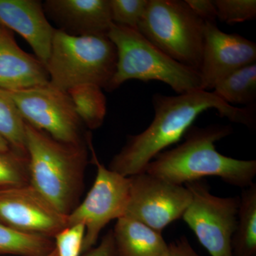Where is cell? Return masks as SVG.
Instances as JSON below:
<instances>
[{
  "label": "cell",
  "mask_w": 256,
  "mask_h": 256,
  "mask_svg": "<svg viewBox=\"0 0 256 256\" xmlns=\"http://www.w3.org/2000/svg\"><path fill=\"white\" fill-rule=\"evenodd\" d=\"M154 117L143 132L129 136L111 160L109 168L124 176L144 172L146 166L166 148L178 142L202 112L215 109L220 117L249 128L256 126L255 105L230 106L214 92L197 90L174 96H152Z\"/></svg>",
  "instance_id": "obj_1"
},
{
  "label": "cell",
  "mask_w": 256,
  "mask_h": 256,
  "mask_svg": "<svg viewBox=\"0 0 256 256\" xmlns=\"http://www.w3.org/2000/svg\"><path fill=\"white\" fill-rule=\"evenodd\" d=\"M232 132L230 126H192L184 136V142L158 154L144 172L176 184L184 185L205 176H217L232 186L248 188L254 183L256 160L234 159L216 149L215 143Z\"/></svg>",
  "instance_id": "obj_2"
},
{
  "label": "cell",
  "mask_w": 256,
  "mask_h": 256,
  "mask_svg": "<svg viewBox=\"0 0 256 256\" xmlns=\"http://www.w3.org/2000/svg\"><path fill=\"white\" fill-rule=\"evenodd\" d=\"M30 184L57 210L68 215L77 206L88 162L84 142L69 144L25 122Z\"/></svg>",
  "instance_id": "obj_3"
},
{
  "label": "cell",
  "mask_w": 256,
  "mask_h": 256,
  "mask_svg": "<svg viewBox=\"0 0 256 256\" xmlns=\"http://www.w3.org/2000/svg\"><path fill=\"white\" fill-rule=\"evenodd\" d=\"M107 35L117 50L116 72L106 89L108 92L132 79L159 80L178 94L202 90L197 70L172 58L137 30L112 23Z\"/></svg>",
  "instance_id": "obj_4"
},
{
  "label": "cell",
  "mask_w": 256,
  "mask_h": 256,
  "mask_svg": "<svg viewBox=\"0 0 256 256\" xmlns=\"http://www.w3.org/2000/svg\"><path fill=\"white\" fill-rule=\"evenodd\" d=\"M116 64L117 50L108 35L76 36L56 30L45 66L50 85L67 92L82 84L106 90Z\"/></svg>",
  "instance_id": "obj_5"
},
{
  "label": "cell",
  "mask_w": 256,
  "mask_h": 256,
  "mask_svg": "<svg viewBox=\"0 0 256 256\" xmlns=\"http://www.w3.org/2000/svg\"><path fill=\"white\" fill-rule=\"evenodd\" d=\"M205 22L182 0H148L138 31L162 52L200 72Z\"/></svg>",
  "instance_id": "obj_6"
},
{
  "label": "cell",
  "mask_w": 256,
  "mask_h": 256,
  "mask_svg": "<svg viewBox=\"0 0 256 256\" xmlns=\"http://www.w3.org/2000/svg\"><path fill=\"white\" fill-rule=\"evenodd\" d=\"M92 161L97 168L95 182L85 200L68 215V226L82 223L86 232L82 254L92 248L102 229L126 215L130 194V180L106 168L98 159L92 136L86 137Z\"/></svg>",
  "instance_id": "obj_7"
},
{
  "label": "cell",
  "mask_w": 256,
  "mask_h": 256,
  "mask_svg": "<svg viewBox=\"0 0 256 256\" xmlns=\"http://www.w3.org/2000/svg\"><path fill=\"white\" fill-rule=\"evenodd\" d=\"M184 185L192 194L182 216L185 223L210 256H233L232 240L238 223L240 196H215L202 180Z\"/></svg>",
  "instance_id": "obj_8"
},
{
  "label": "cell",
  "mask_w": 256,
  "mask_h": 256,
  "mask_svg": "<svg viewBox=\"0 0 256 256\" xmlns=\"http://www.w3.org/2000/svg\"><path fill=\"white\" fill-rule=\"evenodd\" d=\"M25 122L60 142H84L82 121L68 92L50 84L20 90H6Z\"/></svg>",
  "instance_id": "obj_9"
},
{
  "label": "cell",
  "mask_w": 256,
  "mask_h": 256,
  "mask_svg": "<svg viewBox=\"0 0 256 256\" xmlns=\"http://www.w3.org/2000/svg\"><path fill=\"white\" fill-rule=\"evenodd\" d=\"M128 178L130 194L124 216L146 224L159 233L182 218L191 204L192 194L185 185L146 172Z\"/></svg>",
  "instance_id": "obj_10"
},
{
  "label": "cell",
  "mask_w": 256,
  "mask_h": 256,
  "mask_svg": "<svg viewBox=\"0 0 256 256\" xmlns=\"http://www.w3.org/2000/svg\"><path fill=\"white\" fill-rule=\"evenodd\" d=\"M0 223L23 233L53 238L68 226V215L28 184L0 190Z\"/></svg>",
  "instance_id": "obj_11"
},
{
  "label": "cell",
  "mask_w": 256,
  "mask_h": 256,
  "mask_svg": "<svg viewBox=\"0 0 256 256\" xmlns=\"http://www.w3.org/2000/svg\"><path fill=\"white\" fill-rule=\"evenodd\" d=\"M256 44L237 34L222 32L216 23L205 22L204 42L200 72L202 90H213L235 70L255 64Z\"/></svg>",
  "instance_id": "obj_12"
},
{
  "label": "cell",
  "mask_w": 256,
  "mask_h": 256,
  "mask_svg": "<svg viewBox=\"0 0 256 256\" xmlns=\"http://www.w3.org/2000/svg\"><path fill=\"white\" fill-rule=\"evenodd\" d=\"M45 14L37 0H0V24L22 36L44 65L56 31Z\"/></svg>",
  "instance_id": "obj_13"
},
{
  "label": "cell",
  "mask_w": 256,
  "mask_h": 256,
  "mask_svg": "<svg viewBox=\"0 0 256 256\" xmlns=\"http://www.w3.org/2000/svg\"><path fill=\"white\" fill-rule=\"evenodd\" d=\"M43 6L69 34L107 35L112 24L110 0H47Z\"/></svg>",
  "instance_id": "obj_14"
},
{
  "label": "cell",
  "mask_w": 256,
  "mask_h": 256,
  "mask_svg": "<svg viewBox=\"0 0 256 256\" xmlns=\"http://www.w3.org/2000/svg\"><path fill=\"white\" fill-rule=\"evenodd\" d=\"M44 64L24 52L12 35L0 30V88L20 90L50 84Z\"/></svg>",
  "instance_id": "obj_15"
},
{
  "label": "cell",
  "mask_w": 256,
  "mask_h": 256,
  "mask_svg": "<svg viewBox=\"0 0 256 256\" xmlns=\"http://www.w3.org/2000/svg\"><path fill=\"white\" fill-rule=\"evenodd\" d=\"M112 232L118 256H161L168 248L162 233L130 217L118 218Z\"/></svg>",
  "instance_id": "obj_16"
},
{
  "label": "cell",
  "mask_w": 256,
  "mask_h": 256,
  "mask_svg": "<svg viewBox=\"0 0 256 256\" xmlns=\"http://www.w3.org/2000/svg\"><path fill=\"white\" fill-rule=\"evenodd\" d=\"M232 249L233 256H256V183L242 188Z\"/></svg>",
  "instance_id": "obj_17"
},
{
  "label": "cell",
  "mask_w": 256,
  "mask_h": 256,
  "mask_svg": "<svg viewBox=\"0 0 256 256\" xmlns=\"http://www.w3.org/2000/svg\"><path fill=\"white\" fill-rule=\"evenodd\" d=\"M213 90L216 96L229 105H255L256 64L246 66L229 74Z\"/></svg>",
  "instance_id": "obj_18"
},
{
  "label": "cell",
  "mask_w": 256,
  "mask_h": 256,
  "mask_svg": "<svg viewBox=\"0 0 256 256\" xmlns=\"http://www.w3.org/2000/svg\"><path fill=\"white\" fill-rule=\"evenodd\" d=\"M67 92L82 124L90 130L100 128L107 110L102 88L94 84H82L72 88Z\"/></svg>",
  "instance_id": "obj_19"
},
{
  "label": "cell",
  "mask_w": 256,
  "mask_h": 256,
  "mask_svg": "<svg viewBox=\"0 0 256 256\" xmlns=\"http://www.w3.org/2000/svg\"><path fill=\"white\" fill-rule=\"evenodd\" d=\"M55 248L53 238L23 233L0 223V254L46 256Z\"/></svg>",
  "instance_id": "obj_20"
},
{
  "label": "cell",
  "mask_w": 256,
  "mask_h": 256,
  "mask_svg": "<svg viewBox=\"0 0 256 256\" xmlns=\"http://www.w3.org/2000/svg\"><path fill=\"white\" fill-rule=\"evenodd\" d=\"M0 134L14 150L28 156L25 121L6 90L0 88Z\"/></svg>",
  "instance_id": "obj_21"
},
{
  "label": "cell",
  "mask_w": 256,
  "mask_h": 256,
  "mask_svg": "<svg viewBox=\"0 0 256 256\" xmlns=\"http://www.w3.org/2000/svg\"><path fill=\"white\" fill-rule=\"evenodd\" d=\"M30 184L28 156L14 150L0 152V190Z\"/></svg>",
  "instance_id": "obj_22"
},
{
  "label": "cell",
  "mask_w": 256,
  "mask_h": 256,
  "mask_svg": "<svg viewBox=\"0 0 256 256\" xmlns=\"http://www.w3.org/2000/svg\"><path fill=\"white\" fill-rule=\"evenodd\" d=\"M148 0H110L112 23L138 30Z\"/></svg>",
  "instance_id": "obj_23"
},
{
  "label": "cell",
  "mask_w": 256,
  "mask_h": 256,
  "mask_svg": "<svg viewBox=\"0 0 256 256\" xmlns=\"http://www.w3.org/2000/svg\"><path fill=\"white\" fill-rule=\"evenodd\" d=\"M217 18L222 22L236 24L254 20L256 0H214Z\"/></svg>",
  "instance_id": "obj_24"
},
{
  "label": "cell",
  "mask_w": 256,
  "mask_h": 256,
  "mask_svg": "<svg viewBox=\"0 0 256 256\" xmlns=\"http://www.w3.org/2000/svg\"><path fill=\"white\" fill-rule=\"evenodd\" d=\"M85 232V225L80 223L68 226L56 234L54 242L58 256H80Z\"/></svg>",
  "instance_id": "obj_25"
},
{
  "label": "cell",
  "mask_w": 256,
  "mask_h": 256,
  "mask_svg": "<svg viewBox=\"0 0 256 256\" xmlns=\"http://www.w3.org/2000/svg\"><path fill=\"white\" fill-rule=\"evenodd\" d=\"M190 8L193 10L204 22L216 23L217 18L216 9L212 0H185Z\"/></svg>",
  "instance_id": "obj_26"
},
{
  "label": "cell",
  "mask_w": 256,
  "mask_h": 256,
  "mask_svg": "<svg viewBox=\"0 0 256 256\" xmlns=\"http://www.w3.org/2000/svg\"><path fill=\"white\" fill-rule=\"evenodd\" d=\"M82 256H118L112 230L104 236L98 246L84 252Z\"/></svg>",
  "instance_id": "obj_27"
},
{
  "label": "cell",
  "mask_w": 256,
  "mask_h": 256,
  "mask_svg": "<svg viewBox=\"0 0 256 256\" xmlns=\"http://www.w3.org/2000/svg\"><path fill=\"white\" fill-rule=\"evenodd\" d=\"M161 256H201L190 245L186 236L168 244V248Z\"/></svg>",
  "instance_id": "obj_28"
},
{
  "label": "cell",
  "mask_w": 256,
  "mask_h": 256,
  "mask_svg": "<svg viewBox=\"0 0 256 256\" xmlns=\"http://www.w3.org/2000/svg\"><path fill=\"white\" fill-rule=\"evenodd\" d=\"M46 256H58V252H57L56 249H54L50 254H48Z\"/></svg>",
  "instance_id": "obj_29"
},
{
  "label": "cell",
  "mask_w": 256,
  "mask_h": 256,
  "mask_svg": "<svg viewBox=\"0 0 256 256\" xmlns=\"http://www.w3.org/2000/svg\"><path fill=\"white\" fill-rule=\"evenodd\" d=\"M10 150H12V149H10ZM10 150L5 149V148H2V146H0V152H6V151Z\"/></svg>",
  "instance_id": "obj_30"
},
{
  "label": "cell",
  "mask_w": 256,
  "mask_h": 256,
  "mask_svg": "<svg viewBox=\"0 0 256 256\" xmlns=\"http://www.w3.org/2000/svg\"><path fill=\"white\" fill-rule=\"evenodd\" d=\"M4 28V26H2L1 24H0V30H2V28Z\"/></svg>",
  "instance_id": "obj_31"
}]
</instances>
